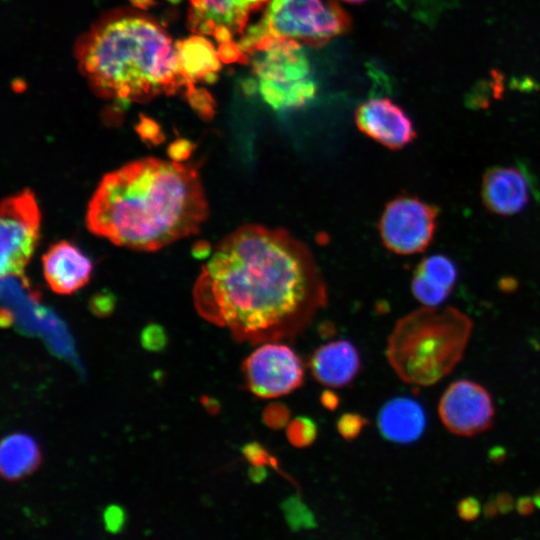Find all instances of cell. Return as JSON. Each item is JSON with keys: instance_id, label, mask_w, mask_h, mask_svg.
Listing matches in <instances>:
<instances>
[{"instance_id": "cell-14", "label": "cell", "mask_w": 540, "mask_h": 540, "mask_svg": "<svg viewBox=\"0 0 540 540\" xmlns=\"http://www.w3.org/2000/svg\"><path fill=\"white\" fill-rule=\"evenodd\" d=\"M44 277L59 294H71L87 284L92 272L91 260L74 244L60 241L42 257Z\"/></svg>"}, {"instance_id": "cell-28", "label": "cell", "mask_w": 540, "mask_h": 540, "mask_svg": "<svg viewBox=\"0 0 540 540\" xmlns=\"http://www.w3.org/2000/svg\"><path fill=\"white\" fill-rule=\"evenodd\" d=\"M136 130L143 140L153 144H159L164 140V135L161 132L159 125L147 117H141L136 126Z\"/></svg>"}, {"instance_id": "cell-36", "label": "cell", "mask_w": 540, "mask_h": 540, "mask_svg": "<svg viewBox=\"0 0 540 540\" xmlns=\"http://www.w3.org/2000/svg\"><path fill=\"white\" fill-rule=\"evenodd\" d=\"M192 254L196 258H204L207 255H209V246L207 245L206 242H203V241L197 242L195 243L192 249Z\"/></svg>"}, {"instance_id": "cell-10", "label": "cell", "mask_w": 540, "mask_h": 540, "mask_svg": "<svg viewBox=\"0 0 540 540\" xmlns=\"http://www.w3.org/2000/svg\"><path fill=\"white\" fill-rule=\"evenodd\" d=\"M438 413L451 433L474 436L489 429L494 420L491 395L480 384L461 379L451 383L442 394Z\"/></svg>"}, {"instance_id": "cell-37", "label": "cell", "mask_w": 540, "mask_h": 540, "mask_svg": "<svg viewBox=\"0 0 540 540\" xmlns=\"http://www.w3.org/2000/svg\"><path fill=\"white\" fill-rule=\"evenodd\" d=\"M14 313L8 307L1 308L0 321L3 327L10 326L14 321Z\"/></svg>"}, {"instance_id": "cell-40", "label": "cell", "mask_w": 540, "mask_h": 540, "mask_svg": "<svg viewBox=\"0 0 540 540\" xmlns=\"http://www.w3.org/2000/svg\"><path fill=\"white\" fill-rule=\"evenodd\" d=\"M135 5L141 7V8H146L148 7L150 4H152L153 0H131Z\"/></svg>"}, {"instance_id": "cell-3", "label": "cell", "mask_w": 540, "mask_h": 540, "mask_svg": "<svg viewBox=\"0 0 540 540\" xmlns=\"http://www.w3.org/2000/svg\"><path fill=\"white\" fill-rule=\"evenodd\" d=\"M75 54L80 71L104 98L146 101L195 88L182 70L176 43L141 14L105 17L80 38Z\"/></svg>"}, {"instance_id": "cell-20", "label": "cell", "mask_w": 540, "mask_h": 540, "mask_svg": "<svg viewBox=\"0 0 540 540\" xmlns=\"http://www.w3.org/2000/svg\"><path fill=\"white\" fill-rule=\"evenodd\" d=\"M411 290L414 297L424 306L438 307L450 295L451 289L438 285L414 271Z\"/></svg>"}, {"instance_id": "cell-35", "label": "cell", "mask_w": 540, "mask_h": 540, "mask_svg": "<svg viewBox=\"0 0 540 540\" xmlns=\"http://www.w3.org/2000/svg\"><path fill=\"white\" fill-rule=\"evenodd\" d=\"M321 402L325 408L329 410H334L339 404V399L334 392L326 390L321 395Z\"/></svg>"}, {"instance_id": "cell-25", "label": "cell", "mask_w": 540, "mask_h": 540, "mask_svg": "<svg viewBox=\"0 0 540 540\" xmlns=\"http://www.w3.org/2000/svg\"><path fill=\"white\" fill-rule=\"evenodd\" d=\"M186 96L201 117L205 119L212 118L214 115V102L206 91L194 88Z\"/></svg>"}, {"instance_id": "cell-23", "label": "cell", "mask_w": 540, "mask_h": 540, "mask_svg": "<svg viewBox=\"0 0 540 540\" xmlns=\"http://www.w3.org/2000/svg\"><path fill=\"white\" fill-rule=\"evenodd\" d=\"M365 424H367L366 419L359 414L347 413L339 418L337 429L345 439H354L360 434Z\"/></svg>"}, {"instance_id": "cell-27", "label": "cell", "mask_w": 540, "mask_h": 540, "mask_svg": "<svg viewBox=\"0 0 540 540\" xmlns=\"http://www.w3.org/2000/svg\"><path fill=\"white\" fill-rule=\"evenodd\" d=\"M264 423L273 428H282L289 423V411L286 406L275 403L267 406L263 412Z\"/></svg>"}, {"instance_id": "cell-8", "label": "cell", "mask_w": 540, "mask_h": 540, "mask_svg": "<svg viewBox=\"0 0 540 540\" xmlns=\"http://www.w3.org/2000/svg\"><path fill=\"white\" fill-rule=\"evenodd\" d=\"M1 276L23 274L39 238L41 215L30 189L3 199L0 210Z\"/></svg>"}, {"instance_id": "cell-1", "label": "cell", "mask_w": 540, "mask_h": 540, "mask_svg": "<svg viewBox=\"0 0 540 540\" xmlns=\"http://www.w3.org/2000/svg\"><path fill=\"white\" fill-rule=\"evenodd\" d=\"M199 314L234 340H293L327 303L308 247L284 229L246 224L224 237L193 289Z\"/></svg>"}, {"instance_id": "cell-4", "label": "cell", "mask_w": 540, "mask_h": 540, "mask_svg": "<svg viewBox=\"0 0 540 540\" xmlns=\"http://www.w3.org/2000/svg\"><path fill=\"white\" fill-rule=\"evenodd\" d=\"M472 328V320L455 307L424 306L397 321L387 341V360L402 381L434 385L461 361Z\"/></svg>"}, {"instance_id": "cell-18", "label": "cell", "mask_w": 540, "mask_h": 540, "mask_svg": "<svg viewBox=\"0 0 540 540\" xmlns=\"http://www.w3.org/2000/svg\"><path fill=\"white\" fill-rule=\"evenodd\" d=\"M39 459V449L28 435L12 434L1 443V474L6 479L15 480L29 474Z\"/></svg>"}, {"instance_id": "cell-38", "label": "cell", "mask_w": 540, "mask_h": 540, "mask_svg": "<svg viewBox=\"0 0 540 540\" xmlns=\"http://www.w3.org/2000/svg\"><path fill=\"white\" fill-rule=\"evenodd\" d=\"M498 512L495 501H490L484 506V513L487 517H494Z\"/></svg>"}, {"instance_id": "cell-24", "label": "cell", "mask_w": 540, "mask_h": 540, "mask_svg": "<svg viewBox=\"0 0 540 540\" xmlns=\"http://www.w3.org/2000/svg\"><path fill=\"white\" fill-rule=\"evenodd\" d=\"M141 342L145 349L150 351H160L167 342L164 329L157 324L148 325L141 334Z\"/></svg>"}, {"instance_id": "cell-19", "label": "cell", "mask_w": 540, "mask_h": 540, "mask_svg": "<svg viewBox=\"0 0 540 540\" xmlns=\"http://www.w3.org/2000/svg\"><path fill=\"white\" fill-rule=\"evenodd\" d=\"M415 271L432 282L451 290L458 278V269L455 262L443 254L425 257L417 265Z\"/></svg>"}, {"instance_id": "cell-2", "label": "cell", "mask_w": 540, "mask_h": 540, "mask_svg": "<svg viewBox=\"0 0 540 540\" xmlns=\"http://www.w3.org/2000/svg\"><path fill=\"white\" fill-rule=\"evenodd\" d=\"M207 216L197 166L148 157L103 177L89 201L86 224L118 246L155 251L198 233Z\"/></svg>"}, {"instance_id": "cell-26", "label": "cell", "mask_w": 540, "mask_h": 540, "mask_svg": "<svg viewBox=\"0 0 540 540\" xmlns=\"http://www.w3.org/2000/svg\"><path fill=\"white\" fill-rule=\"evenodd\" d=\"M116 299L109 291H101L92 296L89 302L91 312L99 317L109 316L114 307Z\"/></svg>"}, {"instance_id": "cell-31", "label": "cell", "mask_w": 540, "mask_h": 540, "mask_svg": "<svg viewBox=\"0 0 540 540\" xmlns=\"http://www.w3.org/2000/svg\"><path fill=\"white\" fill-rule=\"evenodd\" d=\"M479 501L474 497H465L457 505V513L464 521H473L480 515Z\"/></svg>"}, {"instance_id": "cell-5", "label": "cell", "mask_w": 540, "mask_h": 540, "mask_svg": "<svg viewBox=\"0 0 540 540\" xmlns=\"http://www.w3.org/2000/svg\"><path fill=\"white\" fill-rule=\"evenodd\" d=\"M349 28V16L332 0H270L262 17L245 29L237 44L249 57L270 40L320 46Z\"/></svg>"}, {"instance_id": "cell-22", "label": "cell", "mask_w": 540, "mask_h": 540, "mask_svg": "<svg viewBox=\"0 0 540 540\" xmlns=\"http://www.w3.org/2000/svg\"><path fill=\"white\" fill-rule=\"evenodd\" d=\"M288 524L293 528L312 527L314 520L311 512L296 498H290L283 507Z\"/></svg>"}, {"instance_id": "cell-34", "label": "cell", "mask_w": 540, "mask_h": 540, "mask_svg": "<svg viewBox=\"0 0 540 540\" xmlns=\"http://www.w3.org/2000/svg\"><path fill=\"white\" fill-rule=\"evenodd\" d=\"M517 512L523 516L530 515L536 507L533 498L523 496L518 499L515 505Z\"/></svg>"}, {"instance_id": "cell-16", "label": "cell", "mask_w": 540, "mask_h": 540, "mask_svg": "<svg viewBox=\"0 0 540 540\" xmlns=\"http://www.w3.org/2000/svg\"><path fill=\"white\" fill-rule=\"evenodd\" d=\"M377 423L385 439L407 444L416 441L423 434L426 415L417 401L407 397H396L383 405Z\"/></svg>"}, {"instance_id": "cell-41", "label": "cell", "mask_w": 540, "mask_h": 540, "mask_svg": "<svg viewBox=\"0 0 540 540\" xmlns=\"http://www.w3.org/2000/svg\"><path fill=\"white\" fill-rule=\"evenodd\" d=\"M533 500L535 502L536 507L540 509V489H538L535 492V494L533 496Z\"/></svg>"}, {"instance_id": "cell-33", "label": "cell", "mask_w": 540, "mask_h": 540, "mask_svg": "<svg viewBox=\"0 0 540 540\" xmlns=\"http://www.w3.org/2000/svg\"><path fill=\"white\" fill-rule=\"evenodd\" d=\"M495 503L500 513H508L513 509V498L507 492L499 493L495 498Z\"/></svg>"}, {"instance_id": "cell-17", "label": "cell", "mask_w": 540, "mask_h": 540, "mask_svg": "<svg viewBox=\"0 0 540 540\" xmlns=\"http://www.w3.org/2000/svg\"><path fill=\"white\" fill-rule=\"evenodd\" d=\"M180 64L185 75L193 82H214L220 70L217 49L202 36H192L176 42Z\"/></svg>"}, {"instance_id": "cell-42", "label": "cell", "mask_w": 540, "mask_h": 540, "mask_svg": "<svg viewBox=\"0 0 540 540\" xmlns=\"http://www.w3.org/2000/svg\"><path fill=\"white\" fill-rule=\"evenodd\" d=\"M346 2H349V3H360V2H363L365 0H344Z\"/></svg>"}, {"instance_id": "cell-29", "label": "cell", "mask_w": 540, "mask_h": 540, "mask_svg": "<svg viewBox=\"0 0 540 540\" xmlns=\"http://www.w3.org/2000/svg\"><path fill=\"white\" fill-rule=\"evenodd\" d=\"M194 150V145L188 140L179 139L172 142L167 150L169 157L176 162L187 160Z\"/></svg>"}, {"instance_id": "cell-30", "label": "cell", "mask_w": 540, "mask_h": 540, "mask_svg": "<svg viewBox=\"0 0 540 540\" xmlns=\"http://www.w3.org/2000/svg\"><path fill=\"white\" fill-rule=\"evenodd\" d=\"M125 521V513L119 506H109L104 512V522L106 529L112 533L118 532Z\"/></svg>"}, {"instance_id": "cell-21", "label": "cell", "mask_w": 540, "mask_h": 540, "mask_svg": "<svg viewBox=\"0 0 540 540\" xmlns=\"http://www.w3.org/2000/svg\"><path fill=\"white\" fill-rule=\"evenodd\" d=\"M286 435L292 445L299 448L306 447L314 442L317 436V426L310 418L297 417L289 421Z\"/></svg>"}, {"instance_id": "cell-11", "label": "cell", "mask_w": 540, "mask_h": 540, "mask_svg": "<svg viewBox=\"0 0 540 540\" xmlns=\"http://www.w3.org/2000/svg\"><path fill=\"white\" fill-rule=\"evenodd\" d=\"M270 0H190L189 28L213 36L218 44L233 41L247 28L251 13L265 7Z\"/></svg>"}, {"instance_id": "cell-7", "label": "cell", "mask_w": 540, "mask_h": 540, "mask_svg": "<svg viewBox=\"0 0 540 540\" xmlns=\"http://www.w3.org/2000/svg\"><path fill=\"white\" fill-rule=\"evenodd\" d=\"M439 208L418 197L401 195L389 201L379 219L383 245L399 255L424 251L434 238Z\"/></svg>"}, {"instance_id": "cell-6", "label": "cell", "mask_w": 540, "mask_h": 540, "mask_svg": "<svg viewBox=\"0 0 540 540\" xmlns=\"http://www.w3.org/2000/svg\"><path fill=\"white\" fill-rule=\"evenodd\" d=\"M251 56L256 88L272 108H298L316 94L311 66L300 43L287 39L270 40Z\"/></svg>"}, {"instance_id": "cell-9", "label": "cell", "mask_w": 540, "mask_h": 540, "mask_svg": "<svg viewBox=\"0 0 540 540\" xmlns=\"http://www.w3.org/2000/svg\"><path fill=\"white\" fill-rule=\"evenodd\" d=\"M248 389L260 398L291 393L303 383L304 369L298 355L280 342L260 344L243 362Z\"/></svg>"}, {"instance_id": "cell-32", "label": "cell", "mask_w": 540, "mask_h": 540, "mask_svg": "<svg viewBox=\"0 0 540 540\" xmlns=\"http://www.w3.org/2000/svg\"><path fill=\"white\" fill-rule=\"evenodd\" d=\"M243 454L254 466L264 465L270 460L265 449L257 443L246 445L243 448Z\"/></svg>"}, {"instance_id": "cell-15", "label": "cell", "mask_w": 540, "mask_h": 540, "mask_svg": "<svg viewBox=\"0 0 540 540\" xmlns=\"http://www.w3.org/2000/svg\"><path fill=\"white\" fill-rule=\"evenodd\" d=\"M309 366L319 383L339 388L349 384L356 376L360 369V357L351 342L337 340L315 350Z\"/></svg>"}, {"instance_id": "cell-12", "label": "cell", "mask_w": 540, "mask_h": 540, "mask_svg": "<svg viewBox=\"0 0 540 540\" xmlns=\"http://www.w3.org/2000/svg\"><path fill=\"white\" fill-rule=\"evenodd\" d=\"M355 120L362 133L392 150L405 147L416 137L409 116L387 98L363 103L356 111Z\"/></svg>"}, {"instance_id": "cell-13", "label": "cell", "mask_w": 540, "mask_h": 540, "mask_svg": "<svg viewBox=\"0 0 540 540\" xmlns=\"http://www.w3.org/2000/svg\"><path fill=\"white\" fill-rule=\"evenodd\" d=\"M531 191V180L525 169L520 166H493L482 177L480 194L488 211L511 216L526 207Z\"/></svg>"}, {"instance_id": "cell-39", "label": "cell", "mask_w": 540, "mask_h": 540, "mask_svg": "<svg viewBox=\"0 0 540 540\" xmlns=\"http://www.w3.org/2000/svg\"><path fill=\"white\" fill-rule=\"evenodd\" d=\"M500 286H502V289L504 291H512L513 288L516 286V282L513 279H502L500 282Z\"/></svg>"}]
</instances>
